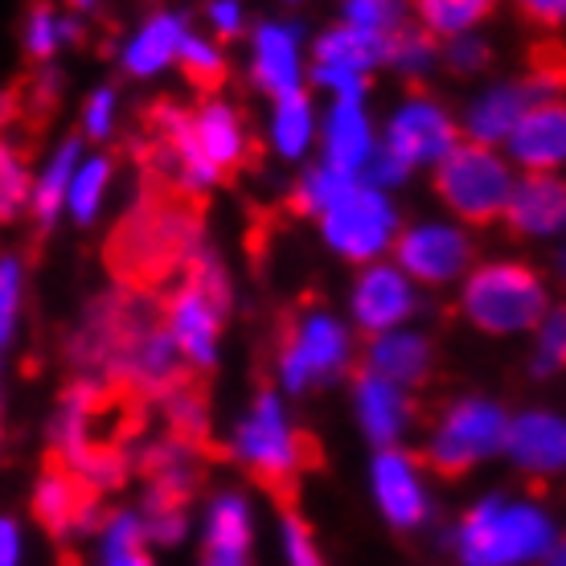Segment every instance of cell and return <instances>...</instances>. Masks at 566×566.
<instances>
[{
	"mask_svg": "<svg viewBox=\"0 0 566 566\" xmlns=\"http://www.w3.org/2000/svg\"><path fill=\"white\" fill-rule=\"evenodd\" d=\"M554 546V522L530 501L489 496L455 525L460 566H538Z\"/></svg>",
	"mask_w": 566,
	"mask_h": 566,
	"instance_id": "obj_3",
	"label": "cell"
},
{
	"mask_svg": "<svg viewBox=\"0 0 566 566\" xmlns=\"http://www.w3.org/2000/svg\"><path fill=\"white\" fill-rule=\"evenodd\" d=\"M29 510H33V522L42 525L45 534L54 538H71V534H83L91 530L95 534V505L83 496V484L71 468H50L38 476L33 484V496H29Z\"/></svg>",
	"mask_w": 566,
	"mask_h": 566,
	"instance_id": "obj_13",
	"label": "cell"
},
{
	"mask_svg": "<svg viewBox=\"0 0 566 566\" xmlns=\"http://www.w3.org/2000/svg\"><path fill=\"white\" fill-rule=\"evenodd\" d=\"M361 369L395 386H423L431 378V345L411 333H386V337L369 340Z\"/></svg>",
	"mask_w": 566,
	"mask_h": 566,
	"instance_id": "obj_26",
	"label": "cell"
},
{
	"mask_svg": "<svg viewBox=\"0 0 566 566\" xmlns=\"http://www.w3.org/2000/svg\"><path fill=\"white\" fill-rule=\"evenodd\" d=\"M160 165L181 193H210L247 165L251 136L234 103L206 95L198 107H160L156 112Z\"/></svg>",
	"mask_w": 566,
	"mask_h": 566,
	"instance_id": "obj_1",
	"label": "cell"
},
{
	"mask_svg": "<svg viewBox=\"0 0 566 566\" xmlns=\"http://www.w3.org/2000/svg\"><path fill=\"white\" fill-rule=\"evenodd\" d=\"M505 222H510V234H517V239L566 230V181L546 177V172L525 177L510 193Z\"/></svg>",
	"mask_w": 566,
	"mask_h": 566,
	"instance_id": "obj_21",
	"label": "cell"
},
{
	"mask_svg": "<svg viewBox=\"0 0 566 566\" xmlns=\"http://www.w3.org/2000/svg\"><path fill=\"white\" fill-rule=\"evenodd\" d=\"M558 268H563V283H566V255H563V263H558Z\"/></svg>",
	"mask_w": 566,
	"mask_h": 566,
	"instance_id": "obj_53",
	"label": "cell"
},
{
	"mask_svg": "<svg viewBox=\"0 0 566 566\" xmlns=\"http://www.w3.org/2000/svg\"><path fill=\"white\" fill-rule=\"evenodd\" d=\"M0 566H29V530L17 513H0Z\"/></svg>",
	"mask_w": 566,
	"mask_h": 566,
	"instance_id": "obj_46",
	"label": "cell"
},
{
	"mask_svg": "<svg viewBox=\"0 0 566 566\" xmlns=\"http://www.w3.org/2000/svg\"><path fill=\"white\" fill-rule=\"evenodd\" d=\"M29 263L17 251H0V361L13 354L25 333Z\"/></svg>",
	"mask_w": 566,
	"mask_h": 566,
	"instance_id": "obj_32",
	"label": "cell"
},
{
	"mask_svg": "<svg viewBox=\"0 0 566 566\" xmlns=\"http://www.w3.org/2000/svg\"><path fill=\"white\" fill-rule=\"evenodd\" d=\"M321 222L333 251H340L345 259H374L390 239L395 213L374 185H354Z\"/></svg>",
	"mask_w": 566,
	"mask_h": 566,
	"instance_id": "obj_10",
	"label": "cell"
},
{
	"mask_svg": "<svg viewBox=\"0 0 566 566\" xmlns=\"http://www.w3.org/2000/svg\"><path fill=\"white\" fill-rule=\"evenodd\" d=\"M247 74L255 91L283 99L304 86V62H300V33L283 21H263L251 29V57H247Z\"/></svg>",
	"mask_w": 566,
	"mask_h": 566,
	"instance_id": "obj_12",
	"label": "cell"
},
{
	"mask_svg": "<svg viewBox=\"0 0 566 566\" xmlns=\"http://www.w3.org/2000/svg\"><path fill=\"white\" fill-rule=\"evenodd\" d=\"M0 407H4V382H0Z\"/></svg>",
	"mask_w": 566,
	"mask_h": 566,
	"instance_id": "obj_54",
	"label": "cell"
},
{
	"mask_svg": "<svg viewBox=\"0 0 566 566\" xmlns=\"http://www.w3.org/2000/svg\"><path fill=\"white\" fill-rule=\"evenodd\" d=\"M119 366H124L128 382L136 386L140 395H169L172 386H181L185 374H189L160 325L140 328V333L128 340V349H124V357H119Z\"/></svg>",
	"mask_w": 566,
	"mask_h": 566,
	"instance_id": "obj_19",
	"label": "cell"
},
{
	"mask_svg": "<svg viewBox=\"0 0 566 566\" xmlns=\"http://www.w3.org/2000/svg\"><path fill=\"white\" fill-rule=\"evenodd\" d=\"M505 448L513 464L546 476L566 468V419L558 415H522L517 423L505 427Z\"/></svg>",
	"mask_w": 566,
	"mask_h": 566,
	"instance_id": "obj_23",
	"label": "cell"
},
{
	"mask_svg": "<svg viewBox=\"0 0 566 566\" xmlns=\"http://www.w3.org/2000/svg\"><path fill=\"white\" fill-rule=\"evenodd\" d=\"M78 38H83V17L71 13L66 4H54V0L29 4V13L21 17V29H17L21 54L33 66H54L71 45H78Z\"/></svg>",
	"mask_w": 566,
	"mask_h": 566,
	"instance_id": "obj_22",
	"label": "cell"
},
{
	"mask_svg": "<svg viewBox=\"0 0 566 566\" xmlns=\"http://www.w3.org/2000/svg\"><path fill=\"white\" fill-rule=\"evenodd\" d=\"M525 91L534 103H546V95H563L566 91V45L558 38L530 45V74H525Z\"/></svg>",
	"mask_w": 566,
	"mask_h": 566,
	"instance_id": "obj_39",
	"label": "cell"
},
{
	"mask_svg": "<svg viewBox=\"0 0 566 566\" xmlns=\"http://www.w3.org/2000/svg\"><path fill=\"white\" fill-rule=\"evenodd\" d=\"M510 148L525 169L546 172L566 160V103H534L510 132Z\"/></svg>",
	"mask_w": 566,
	"mask_h": 566,
	"instance_id": "obj_20",
	"label": "cell"
},
{
	"mask_svg": "<svg viewBox=\"0 0 566 566\" xmlns=\"http://www.w3.org/2000/svg\"><path fill=\"white\" fill-rule=\"evenodd\" d=\"M312 132H316V115H312L308 91L300 86L283 99H271V119H268V144L271 153L283 160H300L308 153Z\"/></svg>",
	"mask_w": 566,
	"mask_h": 566,
	"instance_id": "obj_31",
	"label": "cell"
},
{
	"mask_svg": "<svg viewBox=\"0 0 566 566\" xmlns=\"http://www.w3.org/2000/svg\"><path fill=\"white\" fill-rule=\"evenodd\" d=\"M165 415H169L172 436L185 439V443H193L198 436L210 431V407H206V395L193 390L189 382L172 386L169 395H165Z\"/></svg>",
	"mask_w": 566,
	"mask_h": 566,
	"instance_id": "obj_40",
	"label": "cell"
},
{
	"mask_svg": "<svg viewBox=\"0 0 566 566\" xmlns=\"http://www.w3.org/2000/svg\"><path fill=\"white\" fill-rule=\"evenodd\" d=\"M91 566H156L140 510H112L107 517H99Z\"/></svg>",
	"mask_w": 566,
	"mask_h": 566,
	"instance_id": "obj_27",
	"label": "cell"
},
{
	"mask_svg": "<svg viewBox=\"0 0 566 566\" xmlns=\"http://www.w3.org/2000/svg\"><path fill=\"white\" fill-rule=\"evenodd\" d=\"M505 427H510V419L493 402H481V398L455 402L452 411L443 415V423L436 427L419 464L431 468L439 481H455L505 443Z\"/></svg>",
	"mask_w": 566,
	"mask_h": 566,
	"instance_id": "obj_8",
	"label": "cell"
},
{
	"mask_svg": "<svg viewBox=\"0 0 566 566\" xmlns=\"http://www.w3.org/2000/svg\"><path fill=\"white\" fill-rule=\"evenodd\" d=\"M255 551V505L239 489H218L201 510L198 566H251Z\"/></svg>",
	"mask_w": 566,
	"mask_h": 566,
	"instance_id": "obj_11",
	"label": "cell"
},
{
	"mask_svg": "<svg viewBox=\"0 0 566 566\" xmlns=\"http://www.w3.org/2000/svg\"><path fill=\"white\" fill-rule=\"evenodd\" d=\"M374 496H378V510L395 530H415L427 517V493L419 484L415 460L402 452L382 448L374 460Z\"/></svg>",
	"mask_w": 566,
	"mask_h": 566,
	"instance_id": "obj_16",
	"label": "cell"
},
{
	"mask_svg": "<svg viewBox=\"0 0 566 566\" xmlns=\"http://www.w3.org/2000/svg\"><path fill=\"white\" fill-rule=\"evenodd\" d=\"M280 554L283 566H325L321 542L312 534V525L300 517L296 505H283L280 510Z\"/></svg>",
	"mask_w": 566,
	"mask_h": 566,
	"instance_id": "obj_41",
	"label": "cell"
},
{
	"mask_svg": "<svg viewBox=\"0 0 566 566\" xmlns=\"http://www.w3.org/2000/svg\"><path fill=\"white\" fill-rule=\"evenodd\" d=\"M29 181H33V165L25 148L0 136V227H13L17 218L29 213Z\"/></svg>",
	"mask_w": 566,
	"mask_h": 566,
	"instance_id": "obj_34",
	"label": "cell"
},
{
	"mask_svg": "<svg viewBox=\"0 0 566 566\" xmlns=\"http://www.w3.org/2000/svg\"><path fill=\"white\" fill-rule=\"evenodd\" d=\"M455 128L452 119L431 107V103H411V107H402L395 115V124H390V136H386V148L411 169L419 160H439V156H448L455 148Z\"/></svg>",
	"mask_w": 566,
	"mask_h": 566,
	"instance_id": "obj_17",
	"label": "cell"
},
{
	"mask_svg": "<svg viewBox=\"0 0 566 566\" xmlns=\"http://www.w3.org/2000/svg\"><path fill=\"white\" fill-rule=\"evenodd\" d=\"M227 452L251 481L280 496L283 505H292L300 472L321 460L316 439L292 427V419L283 411V398L275 390H259L251 398V407L234 419L227 436Z\"/></svg>",
	"mask_w": 566,
	"mask_h": 566,
	"instance_id": "obj_2",
	"label": "cell"
},
{
	"mask_svg": "<svg viewBox=\"0 0 566 566\" xmlns=\"http://www.w3.org/2000/svg\"><path fill=\"white\" fill-rule=\"evenodd\" d=\"M489 57H493V50L484 42H476V38H455V45L448 50V62L460 66V71H481Z\"/></svg>",
	"mask_w": 566,
	"mask_h": 566,
	"instance_id": "obj_48",
	"label": "cell"
},
{
	"mask_svg": "<svg viewBox=\"0 0 566 566\" xmlns=\"http://www.w3.org/2000/svg\"><path fill=\"white\" fill-rule=\"evenodd\" d=\"M436 57V33H427L423 25H402L390 33V62H398L402 71H423Z\"/></svg>",
	"mask_w": 566,
	"mask_h": 566,
	"instance_id": "obj_42",
	"label": "cell"
},
{
	"mask_svg": "<svg viewBox=\"0 0 566 566\" xmlns=\"http://www.w3.org/2000/svg\"><path fill=\"white\" fill-rule=\"evenodd\" d=\"M86 144L78 132H66L62 140H54L38 156L33 165V181H29V213L38 230H54L62 222V206H66V189H71V177L83 160Z\"/></svg>",
	"mask_w": 566,
	"mask_h": 566,
	"instance_id": "obj_14",
	"label": "cell"
},
{
	"mask_svg": "<svg viewBox=\"0 0 566 566\" xmlns=\"http://www.w3.org/2000/svg\"><path fill=\"white\" fill-rule=\"evenodd\" d=\"M357 415L374 443H390L407 423V395L395 382H386L378 374L357 366Z\"/></svg>",
	"mask_w": 566,
	"mask_h": 566,
	"instance_id": "obj_28",
	"label": "cell"
},
{
	"mask_svg": "<svg viewBox=\"0 0 566 566\" xmlns=\"http://www.w3.org/2000/svg\"><path fill=\"white\" fill-rule=\"evenodd\" d=\"M119 124H124V95H119V86L115 83H99L91 86L78 103V136L83 144H112L119 136Z\"/></svg>",
	"mask_w": 566,
	"mask_h": 566,
	"instance_id": "obj_33",
	"label": "cell"
},
{
	"mask_svg": "<svg viewBox=\"0 0 566 566\" xmlns=\"http://www.w3.org/2000/svg\"><path fill=\"white\" fill-rule=\"evenodd\" d=\"M496 9V0H415V13L427 33L436 38H460L468 25H476Z\"/></svg>",
	"mask_w": 566,
	"mask_h": 566,
	"instance_id": "obj_38",
	"label": "cell"
},
{
	"mask_svg": "<svg viewBox=\"0 0 566 566\" xmlns=\"http://www.w3.org/2000/svg\"><path fill=\"white\" fill-rule=\"evenodd\" d=\"M369 160V128L357 103H337L325 119V165L328 169L357 177Z\"/></svg>",
	"mask_w": 566,
	"mask_h": 566,
	"instance_id": "obj_29",
	"label": "cell"
},
{
	"mask_svg": "<svg viewBox=\"0 0 566 566\" xmlns=\"http://www.w3.org/2000/svg\"><path fill=\"white\" fill-rule=\"evenodd\" d=\"M354 185L357 177H345V172L328 169V165H316V169H308L292 185V210L304 213V218H325Z\"/></svg>",
	"mask_w": 566,
	"mask_h": 566,
	"instance_id": "obj_37",
	"label": "cell"
},
{
	"mask_svg": "<svg viewBox=\"0 0 566 566\" xmlns=\"http://www.w3.org/2000/svg\"><path fill=\"white\" fill-rule=\"evenodd\" d=\"M517 13L538 29H558L566 25V0H513Z\"/></svg>",
	"mask_w": 566,
	"mask_h": 566,
	"instance_id": "obj_47",
	"label": "cell"
},
{
	"mask_svg": "<svg viewBox=\"0 0 566 566\" xmlns=\"http://www.w3.org/2000/svg\"><path fill=\"white\" fill-rule=\"evenodd\" d=\"M538 566H566V538H554V546L542 554Z\"/></svg>",
	"mask_w": 566,
	"mask_h": 566,
	"instance_id": "obj_50",
	"label": "cell"
},
{
	"mask_svg": "<svg viewBox=\"0 0 566 566\" xmlns=\"http://www.w3.org/2000/svg\"><path fill=\"white\" fill-rule=\"evenodd\" d=\"M99 4H103V0H66V9H71V13H78V17L95 13Z\"/></svg>",
	"mask_w": 566,
	"mask_h": 566,
	"instance_id": "obj_51",
	"label": "cell"
},
{
	"mask_svg": "<svg viewBox=\"0 0 566 566\" xmlns=\"http://www.w3.org/2000/svg\"><path fill=\"white\" fill-rule=\"evenodd\" d=\"M230 312V280L213 259H201L193 275L177 283L160 308L156 325L165 328L172 349L189 374H210L222 357V333Z\"/></svg>",
	"mask_w": 566,
	"mask_h": 566,
	"instance_id": "obj_4",
	"label": "cell"
},
{
	"mask_svg": "<svg viewBox=\"0 0 566 566\" xmlns=\"http://www.w3.org/2000/svg\"><path fill=\"white\" fill-rule=\"evenodd\" d=\"M464 316L481 333H522L542 325L546 287L525 263H489L464 287Z\"/></svg>",
	"mask_w": 566,
	"mask_h": 566,
	"instance_id": "obj_6",
	"label": "cell"
},
{
	"mask_svg": "<svg viewBox=\"0 0 566 566\" xmlns=\"http://www.w3.org/2000/svg\"><path fill=\"white\" fill-rule=\"evenodd\" d=\"M415 308V296L407 280L395 268H369L357 280L354 292V316L366 333H390L395 325H402Z\"/></svg>",
	"mask_w": 566,
	"mask_h": 566,
	"instance_id": "obj_24",
	"label": "cell"
},
{
	"mask_svg": "<svg viewBox=\"0 0 566 566\" xmlns=\"http://www.w3.org/2000/svg\"><path fill=\"white\" fill-rule=\"evenodd\" d=\"M436 193L468 227H489L510 206V169L484 144H455L448 156H439Z\"/></svg>",
	"mask_w": 566,
	"mask_h": 566,
	"instance_id": "obj_5",
	"label": "cell"
},
{
	"mask_svg": "<svg viewBox=\"0 0 566 566\" xmlns=\"http://www.w3.org/2000/svg\"><path fill=\"white\" fill-rule=\"evenodd\" d=\"M4 119H9V103L0 99V128H4ZM0 136H4V132H0Z\"/></svg>",
	"mask_w": 566,
	"mask_h": 566,
	"instance_id": "obj_52",
	"label": "cell"
},
{
	"mask_svg": "<svg viewBox=\"0 0 566 566\" xmlns=\"http://www.w3.org/2000/svg\"><path fill=\"white\" fill-rule=\"evenodd\" d=\"M530 107H534V95L525 91V83L496 86V91H489V95L472 107V115H468V136H472V144H484V148H489L493 140L510 136V132L517 128V119H522Z\"/></svg>",
	"mask_w": 566,
	"mask_h": 566,
	"instance_id": "obj_30",
	"label": "cell"
},
{
	"mask_svg": "<svg viewBox=\"0 0 566 566\" xmlns=\"http://www.w3.org/2000/svg\"><path fill=\"white\" fill-rule=\"evenodd\" d=\"M554 369H566V308H554L551 316H542L534 374H554Z\"/></svg>",
	"mask_w": 566,
	"mask_h": 566,
	"instance_id": "obj_45",
	"label": "cell"
},
{
	"mask_svg": "<svg viewBox=\"0 0 566 566\" xmlns=\"http://www.w3.org/2000/svg\"><path fill=\"white\" fill-rule=\"evenodd\" d=\"M115 185H119V165L107 148H86L78 169L71 177V189H66V206H62V222L86 230L95 227L107 206L115 198Z\"/></svg>",
	"mask_w": 566,
	"mask_h": 566,
	"instance_id": "obj_18",
	"label": "cell"
},
{
	"mask_svg": "<svg viewBox=\"0 0 566 566\" xmlns=\"http://www.w3.org/2000/svg\"><path fill=\"white\" fill-rule=\"evenodd\" d=\"M201 21H206V38H213L218 45H227L247 33V9H242V0H206Z\"/></svg>",
	"mask_w": 566,
	"mask_h": 566,
	"instance_id": "obj_44",
	"label": "cell"
},
{
	"mask_svg": "<svg viewBox=\"0 0 566 566\" xmlns=\"http://www.w3.org/2000/svg\"><path fill=\"white\" fill-rule=\"evenodd\" d=\"M349 361V337L325 308H300L280 337L275 378L287 395H304L316 382L337 378Z\"/></svg>",
	"mask_w": 566,
	"mask_h": 566,
	"instance_id": "obj_7",
	"label": "cell"
},
{
	"mask_svg": "<svg viewBox=\"0 0 566 566\" xmlns=\"http://www.w3.org/2000/svg\"><path fill=\"white\" fill-rule=\"evenodd\" d=\"M140 517H144V534H148V546H160V551H172V546H181L189 538V510H185L181 496H169V493H156L148 489L140 505Z\"/></svg>",
	"mask_w": 566,
	"mask_h": 566,
	"instance_id": "obj_36",
	"label": "cell"
},
{
	"mask_svg": "<svg viewBox=\"0 0 566 566\" xmlns=\"http://www.w3.org/2000/svg\"><path fill=\"white\" fill-rule=\"evenodd\" d=\"M361 172H369L374 181H402V177H407V165H402L390 148H382L374 160H366V165H361Z\"/></svg>",
	"mask_w": 566,
	"mask_h": 566,
	"instance_id": "obj_49",
	"label": "cell"
},
{
	"mask_svg": "<svg viewBox=\"0 0 566 566\" xmlns=\"http://www.w3.org/2000/svg\"><path fill=\"white\" fill-rule=\"evenodd\" d=\"M378 62H390V33H369L357 25H337L312 50V71L366 74Z\"/></svg>",
	"mask_w": 566,
	"mask_h": 566,
	"instance_id": "obj_25",
	"label": "cell"
},
{
	"mask_svg": "<svg viewBox=\"0 0 566 566\" xmlns=\"http://www.w3.org/2000/svg\"><path fill=\"white\" fill-rule=\"evenodd\" d=\"M177 71L198 86V91L213 95L218 86L227 83V74H230L227 50L213 42V38L198 33V29H189V33H185V42H181V50H177Z\"/></svg>",
	"mask_w": 566,
	"mask_h": 566,
	"instance_id": "obj_35",
	"label": "cell"
},
{
	"mask_svg": "<svg viewBox=\"0 0 566 566\" xmlns=\"http://www.w3.org/2000/svg\"><path fill=\"white\" fill-rule=\"evenodd\" d=\"M345 25L369 29V33H395L402 25V4L398 0H349Z\"/></svg>",
	"mask_w": 566,
	"mask_h": 566,
	"instance_id": "obj_43",
	"label": "cell"
},
{
	"mask_svg": "<svg viewBox=\"0 0 566 566\" xmlns=\"http://www.w3.org/2000/svg\"><path fill=\"white\" fill-rule=\"evenodd\" d=\"M189 17L181 9H153L119 38L115 66L128 83H156L169 71H177V50L189 33Z\"/></svg>",
	"mask_w": 566,
	"mask_h": 566,
	"instance_id": "obj_9",
	"label": "cell"
},
{
	"mask_svg": "<svg viewBox=\"0 0 566 566\" xmlns=\"http://www.w3.org/2000/svg\"><path fill=\"white\" fill-rule=\"evenodd\" d=\"M395 259L423 283H448L468 268L472 242L452 227H415L398 234Z\"/></svg>",
	"mask_w": 566,
	"mask_h": 566,
	"instance_id": "obj_15",
	"label": "cell"
}]
</instances>
